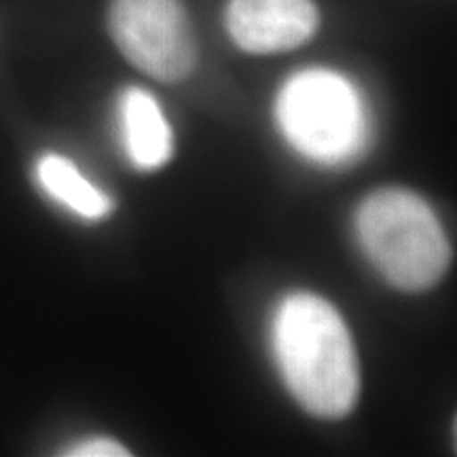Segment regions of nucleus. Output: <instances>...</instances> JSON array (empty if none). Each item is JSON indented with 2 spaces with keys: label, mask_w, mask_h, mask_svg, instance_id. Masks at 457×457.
<instances>
[{
  "label": "nucleus",
  "mask_w": 457,
  "mask_h": 457,
  "mask_svg": "<svg viewBox=\"0 0 457 457\" xmlns=\"http://www.w3.org/2000/svg\"><path fill=\"white\" fill-rule=\"evenodd\" d=\"M273 352L286 387L307 413L339 420L360 396V362L341 313L312 293L288 295L273 318Z\"/></svg>",
  "instance_id": "nucleus-1"
},
{
  "label": "nucleus",
  "mask_w": 457,
  "mask_h": 457,
  "mask_svg": "<svg viewBox=\"0 0 457 457\" xmlns=\"http://www.w3.org/2000/svg\"><path fill=\"white\" fill-rule=\"evenodd\" d=\"M356 228L367 259L394 288L424 293L449 270L451 248L441 220L407 188L370 193L360 205Z\"/></svg>",
  "instance_id": "nucleus-2"
},
{
  "label": "nucleus",
  "mask_w": 457,
  "mask_h": 457,
  "mask_svg": "<svg viewBox=\"0 0 457 457\" xmlns=\"http://www.w3.org/2000/svg\"><path fill=\"white\" fill-rule=\"evenodd\" d=\"M284 138L303 157L318 163H343L367 145L369 123L358 91L333 71L312 68L282 85L276 104Z\"/></svg>",
  "instance_id": "nucleus-3"
},
{
  "label": "nucleus",
  "mask_w": 457,
  "mask_h": 457,
  "mask_svg": "<svg viewBox=\"0 0 457 457\" xmlns=\"http://www.w3.org/2000/svg\"><path fill=\"white\" fill-rule=\"evenodd\" d=\"M108 32L125 60L155 81H185L195 68V37L179 0H112Z\"/></svg>",
  "instance_id": "nucleus-4"
},
{
  "label": "nucleus",
  "mask_w": 457,
  "mask_h": 457,
  "mask_svg": "<svg viewBox=\"0 0 457 457\" xmlns=\"http://www.w3.org/2000/svg\"><path fill=\"white\" fill-rule=\"evenodd\" d=\"M313 0H228L225 26L245 54L271 55L305 45L318 32Z\"/></svg>",
  "instance_id": "nucleus-5"
},
{
  "label": "nucleus",
  "mask_w": 457,
  "mask_h": 457,
  "mask_svg": "<svg viewBox=\"0 0 457 457\" xmlns=\"http://www.w3.org/2000/svg\"><path fill=\"white\" fill-rule=\"evenodd\" d=\"M125 153L138 170H157L174 153V136L157 100L140 87L123 91L119 102Z\"/></svg>",
  "instance_id": "nucleus-6"
},
{
  "label": "nucleus",
  "mask_w": 457,
  "mask_h": 457,
  "mask_svg": "<svg viewBox=\"0 0 457 457\" xmlns=\"http://www.w3.org/2000/svg\"><path fill=\"white\" fill-rule=\"evenodd\" d=\"M38 182L45 191L49 193L55 202L64 204L68 210L74 214L83 216V219L98 220L111 214L112 202L108 199L106 193H102L98 187L81 174L72 162H68L62 155H49L41 157L37 165Z\"/></svg>",
  "instance_id": "nucleus-7"
},
{
  "label": "nucleus",
  "mask_w": 457,
  "mask_h": 457,
  "mask_svg": "<svg viewBox=\"0 0 457 457\" xmlns=\"http://www.w3.org/2000/svg\"><path fill=\"white\" fill-rule=\"evenodd\" d=\"M66 455L74 457H125L129 455V451L123 447L121 443L112 441V438H87V441L72 445L71 449L66 451Z\"/></svg>",
  "instance_id": "nucleus-8"
}]
</instances>
